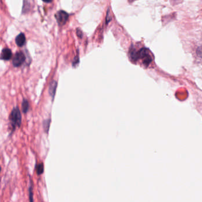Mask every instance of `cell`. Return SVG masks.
<instances>
[{"label": "cell", "instance_id": "cell-9", "mask_svg": "<svg viewBox=\"0 0 202 202\" xmlns=\"http://www.w3.org/2000/svg\"><path fill=\"white\" fill-rule=\"evenodd\" d=\"M28 108H29V103L28 102V101L25 99L23 100V103H22V109H23V113H26L28 110Z\"/></svg>", "mask_w": 202, "mask_h": 202}, {"label": "cell", "instance_id": "cell-6", "mask_svg": "<svg viewBox=\"0 0 202 202\" xmlns=\"http://www.w3.org/2000/svg\"><path fill=\"white\" fill-rule=\"evenodd\" d=\"M26 42V37L23 33H20V34L16 37V44L20 46H23Z\"/></svg>", "mask_w": 202, "mask_h": 202}, {"label": "cell", "instance_id": "cell-3", "mask_svg": "<svg viewBox=\"0 0 202 202\" xmlns=\"http://www.w3.org/2000/svg\"><path fill=\"white\" fill-rule=\"evenodd\" d=\"M26 57L22 52H18L16 53L13 60V64L15 67L20 66L24 62Z\"/></svg>", "mask_w": 202, "mask_h": 202}, {"label": "cell", "instance_id": "cell-2", "mask_svg": "<svg viewBox=\"0 0 202 202\" xmlns=\"http://www.w3.org/2000/svg\"><path fill=\"white\" fill-rule=\"evenodd\" d=\"M10 120L13 130H15L16 127H18L21 123V115L18 107L13 109L10 116Z\"/></svg>", "mask_w": 202, "mask_h": 202}, {"label": "cell", "instance_id": "cell-5", "mask_svg": "<svg viewBox=\"0 0 202 202\" xmlns=\"http://www.w3.org/2000/svg\"><path fill=\"white\" fill-rule=\"evenodd\" d=\"M12 57V52L9 48H5L2 51V52L0 55V59L2 60H9Z\"/></svg>", "mask_w": 202, "mask_h": 202}, {"label": "cell", "instance_id": "cell-8", "mask_svg": "<svg viewBox=\"0 0 202 202\" xmlns=\"http://www.w3.org/2000/svg\"><path fill=\"white\" fill-rule=\"evenodd\" d=\"M36 173L38 175H42L44 172V165L43 163H39L36 166Z\"/></svg>", "mask_w": 202, "mask_h": 202}, {"label": "cell", "instance_id": "cell-10", "mask_svg": "<svg viewBox=\"0 0 202 202\" xmlns=\"http://www.w3.org/2000/svg\"><path fill=\"white\" fill-rule=\"evenodd\" d=\"M50 123H51V120H45L43 122V128L44 130L46 133H48L49 127H50Z\"/></svg>", "mask_w": 202, "mask_h": 202}, {"label": "cell", "instance_id": "cell-7", "mask_svg": "<svg viewBox=\"0 0 202 202\" xmlns=\"http://www.w3.org/2000/svg\"><path fill=\"white\" fill-rule=\"evenodd\" d=\"M56 87H57V82L55 81H52L50 84L49 88V92L51 96L52 97V99L54 98Z\"/></svg>", "mask_w": 202, "mask_h": 202}, {"label": "cell", "instance_id": "cell-11", "mask_svg": "<svg viewBox=\"0 0 202 202\" xmlns=\"http://www.w3.org/2000/svg\"><path fill=\"white\" fill-rule=\"evenodd\" d=\"M29 201H30V202H34V198H33V188H32L31 184L30 186V187H29Z\"/></svg>", "mask_w": 202, "mask_h": 202}, {"label": "cell", "instance_id": "cell-12", "mask_svg": "<svg viewBox=\"0 0 202 202\" xmlns=\"http://www.w3.org/2000/svg\"><path fill=\"white\" fill-rule=\"evenodd\" d=\"M1 166H0V171H1Z\"/></svg>", "mask_w": 202, "mask_h": 202}, {"label": "cell", "instance_id": "cell-1", "mask_svg": "<svg viewBox=\"0 0 202 202\" xmlns=\"http://www.w3.org/2000/svg\"><path fill=\"white\" fill-rule=\"evenodd\" d=\"M150 52H151L146 48H142L138 52H136V51H131L130 52L131 59L132 60L137 61L139 59H142L144 63L148 66L152 60Z\"/></svg>", "mask_w": 202, "mask_h": 202}, {"label": "cell", "instance_id": "cell-4", "mask_svg": "<svg viewBox=\"0 0 202 202\" xmlns=\"http://www.w3.org/2000/svg\"><path fill=\"white\" fill-rule=\"evenodd\" d=\"M55 17L56 18L57 22L59 25H63L66 23L69 17L68 14L64 11H58Z\"/></svg>", "mask_w": 202, "mask_h": 202}]
</instances>
